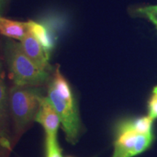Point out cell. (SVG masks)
<instances>
[{
  "label": "cell",
  "mask_w": 157,
  "mask_h": 157,
  "mask_svg": "<svg viewBox=\"0 0 157 157\" xmlns=\"http://www.w3.org/2000/svg\"><path fill=\"white\" fill-rule=\"evenodd\" d=\"M36 20V22L44 25L58 39L69 29L70 17L68 13L61 10H50L44 11L39 15Z\"/></svg>",
  "instance_id": "cell-8"
},
{
  "label": "cell",
  "mask_w": 157,
  "mask_h": 157,
  "mask_svg": "<svg viewBox=\"0 0 157 157\" xmlns=\"http://www.w3.org/2000/svg\"><path fill=\"white\" fill-rule=\"evenodd\" d=\"M42 95L33 87L14 85L10 90L8 104L10 115L13 123V145L36 119Z\"/></svg>",
  "instance_id": "cell-2"
},
{
  "label": "cell",
  "mask_w": 157,
  "mask_h": 157,
  "mask_svg": "<svg viewBox=\"0 0 157 157\" xmlns=\"http://www.w3.org/2000/svg\"><path fill=\"white\" fill-rule=\"evenodd\" d=\"M21 41V49L25 56L37 67L49 73V71L52 69V66L49 63L50 57L45 52L39 41L29 31Z\"/></svg>",
  "instance_id": "cell-7"
},
{
  "label": "cell",
  "mask_w": 157,
  "mask_h": 157,
  "mask_svg": "<svg viewBox=\"0 0 157 157\" xmlns=\"http://www.w3.org/2000/svg\"><path fill=\"white\" fill-rule=\"evenodd\" d=\"M48 98L60 118L66 140L76 144L82 129L78 105L69 82L60 73L59 66L49 84Z\"/></svg>",
  "instance_id": "cell-1"
},
{
  "label": "cell",
  "mask_w": 157,
  "mask_h": 157,
  "mask_svg": "<svg viewBox=\"0 0 157 157\" xmlns=\"http://www.w3.org/2000/svg\"><path fill=\"white\" fill-rule=\"evenodd\" d=\"M46 157H63L62 149L59 146L58 140L54 142L45 141Z\"/></svg>",
  "instance_id": "cell-13"
},
{
  "label": "cell",
  "mask_w": 157,
  "mask_h": 157,
  "mask_svg": "<svg viewBox=\"0 0 157 157\" xmlns=\"http://www.w3.org/2000/svg\"><path fill=\"white\" fill-rule=\"evenodd\" d=\"M44 129L46 137L45 141H57V134L60 120L53 105L49 101L48 97H42L40 100L39 111L36 119Z\"/></svg>",
  "instance_id": "cell-6"
},
{
  "label": "cell",
  "mask_w": 157,
  "mask_h": 157,
  "mask_svg": "<svg viewBox=\"0 0 157 157\" xmlns=\"http://www.w3.org/2000/svg\"><path fill=\"white\" fill-rule=\"evenodd\" d=\"M13 146V135L10 129L8 94L4 82L2 66L0 62V157H10Z\"/></svg>",
  "instance_id": "cell-5"
},
{
  "label": "cell",
  "mask_w": 157,
  "mask_h": 157,
  "mask_svg": "<svg viewBox=\"0 0 157 157\" xmlns=\"http://www.w3.org/2000/svg\"><path fill=\"white\" fill-rule=\"evenodd\" d=\"M29 32L40 43L45 52L50 58L51 52L56 48L58 38L52 34L44 25L36 21H29L27 22Z\"/></svg>",
  "instance_id": "cell-9"
},
{
  "label": "cell",
  "mask_w": 157,
  "mask_h": 157,
  "mask_svg": "<svg viewBox=\"0 0 157 157\" xmlns=\"http://www.w3.org/2000/svg\"><path fill=\"white\" fill-rule=\"evenodd\" d=\"M148 116L153 119L157 118V86L153 89L151 96L148 103Z\"/></svg>",
  "instance_id": "cell-14"
},
{
  "label": "cell",
  "mask_w": 157,
  "mask_h": 157,
  "mask_svg": "<svg viewBox=\"0 0 157 157\" xmlns=\"http://www.w3.org/2000/svg\"><path fill=\"white\" fill-rule=\"evenodd\" d=\"M6 58L15 85L36 87L48 80V72L41 70L25 56L21 44L13 41L7 42Z\"/></svg>",
  "instance_id": "cell-3"
},
{
  "label": "cell",
  "mask_w": 157,
  "mask_h": 157,
  "mask_svg": "<svg viewBox=\"0 0 157 157\" xmlns=\"http://www.w3.org/2000/svg\"><path fill=\"white\" fill-rule=\"evenodd\" d=\"M68 157H71V156H68Z\"/></svg>",
  "instance_id": "cell-16"
},
{
  "label": "cell",
  "mask_w": 157,
  "mask_h": 157,
  "mask_svg": "<svg viewBox=\"0 0 157 157\" xmlns=\"http://www.w3.org/2000/svg\"><path fill=\"white\" fill-rule=\"evenodd\" d=\"M113 157H133L151 146L154 140L153 133L140 134L129 127L124 119L116 124Z\"/></svg>",
  "instance_id": "cell-4"
},
{
  "label": "cell",
  "mask_w": 157,
  "mask_h": 157,
  "mask_svg": "<svg viewBox=\"0 0 157 157\" xmlns=\"http://www.w3.org/2000/svg\"><path fill=\"white\" fill-rule=\"evenodd\" d=\"M129 127L140 134H150L152 132L154 119L149 116L135 119H124Z\"/></svg>",
  "instance_id": "cell-11"
},
{
  "label": "cell",
  "mask_w": 157,
  "mask_h": 157,
  "mask_svg": "<svg viewBox=\"0 0 157 157\" xmlns=\"http://www.w3.org/2000/svg\"><path fill=\"white\" fill-rule=\"evenodd\" d=\"M148 19L151 21V22L153 23L155 25H156V29H157V20L154 18V17H148Z\"/></svg>",
  "instance_id": "cell-15"
},
{
  "label": "cell",
  "mask_w": 157,
  "mask_h": 157,
  "mask_svg": "<svg viewBox=\"0 0 157 157\" xmlns=\"http://www.w3.org/2000/svg\"><path fill=\"white\" fill-rule=\"evenodd\" d=\"M130 13L136 17H143L146 18L151 17L157 20V5L132 7Z\"/></svg>",
  "instance_id": "cell-12"
},
{
  "label": "cell",
  "mask_w": 157,
  "mask_h": 157,
  "mask_svg": "<svg viewBox=\"0 0 157 157\" xmlns=\"http://www.w3.org/2000/svg\"><path fill=\"white\" fill-rule=\"evenodd\" d=\"M29 31L27 22H20L0 17V34L22 40Z\"/></svg>",
  "instance_id": "cell-10"
}]
</instances>
